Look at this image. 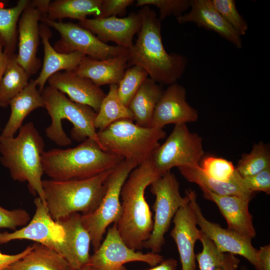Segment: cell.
I'll return each mask as SVG.
<instances>
[{
    "label": "cell",
    "instance_id": "obj_1",
    "mask_svg": "<svg viewBox=\"0 0 270 270\" xmlns=\"http://www.w3.org/2000/svg\"><path fill=\"white\" fill-rule=\"evenodd\" d=\"M138 12L142 26L136 43L129 50L128 66L143 68L150 78L160 84L176 82L186 70L188 58L166 51L162 41V20L154 10L146 6Z\"/></svg>",
    "mask_w": 270,
    "mask_h": 270
},
{
    "label": "cell",
    "instance_id": "obj_2",
    "mask_svg": "<svg viewBox=\"0 0 270 270\" xmlns=\"http://www.w3.org/2000/svg\"><path fill=\"white\" fill-rule=\"evenodd\" d=\"M161 176L150 158L131 172L122 187V211L117 228L124 243L136 250L142 248L153 228L152 214L145 198V190Z\"/></svg>",
    "mask_w": 270,
    "mask_h": 270
},
{
    "label": "cell",
    "instance_id": "obj_3",
    "mask_svg": "<svg viewBox=\"0 0 270 270\" xmlns=\"http://www.w3.org/2000/svg\"><path fill=\"white\" fill-rule=\"evenodd\" d=\"M16 137L0 136V162L14 180L28 182L29 192L46 206L42 176V156L44 142L32 122L22 125Z\"/></svg>",
    "mask_w": 270,
    "mask_h": 270
},
{
    "label": "cell",
    "instance_id": "obj_4",
    "mask_svg": "<svg viewBox=\"0 0 270 270\" xmlns=\"http://www.w3.org/2000/svg\"><path fill=\"white\" fill-rule=\"evenodd\" d=\"M124 160L103 150L90 138L73 148L44 151L42 156L44 174L58 181L92 178L113 169Z\"/></svg>",
    "mask_w": 270,
    "mask_h": 270
},
{
    "label": "cell",
    "instance_id": "obj_5",
    "mask_svg": "<svg viewBox=\"0 0 270 270\" xmlns=\"http://www.w3.org/2000/svg\"><path fill=\"white\" fill-rule=\"evenodd\" d=\"M112 170L82 180H42L46 206L51 218L58 221L74 213L93 212L106 194L105 181Z\"/></svg>",
    "mask_w": 270,
    "mask_h": 270
},
{
    "label": "cell",
    "instance_id": "obj_6",
    "mask_svg": "<svg viewBox=\"0 0 270 270\" xmlns=\"http://www.w3.org/2000/svg\"><path fill=\"white\" fill-rule=\"evenodd\" d=\"M41 95L44 108L51 118V124L45 130L49 140L61 146L72 144L71 139L62 126V120H67L73 126L70 130L72 139L82 142L90 138L100 145L94 126L96 112L92 108L72 101L64 94L49 86H44Z\"/></svg>",
    "mask_w": 270,
    "mask_h": 270
},
{
    "label": "cell",
    "instance_id": "obj_7",
    "mask_svg": "<svg viewBox=\"0 0 270 270\" xmlns=\"http://www.w3.org/2000/svg\"><path fill=\"white\" fill-rule=\"evenodd\" d=\"M97 135L103 150L140 165L150 158L166 132L163 128L142 127L133 120H122L97 132Z\"/></svg>",
    "mask_w": 270,
    "mask_h": 270
},
{
    "label": "cell",
    "instance_id": "obj_8",
    "mask_svg": "<svg viewBox=\"0 0 270 270\" xmlns=\"http://www.w3.org/2000/svg\"><path fill=\"white\" fill-rule=\"evenodd\" d=\"M138 166L132 160H124L114 168L105 181L106 192L98 207L90 214H81L82 224L90 235L94 252L101 244L108 226L120 220L122 211L120 202L122 187Z\"/></svg>",
    "mask_w": 270,
    "mask_h": 270
},
{
    "label": "cell",
    "instance_id": "obj_9",
    "mask_svg": "<svg viewBox=\"0 0 270 270\" xmlns=\"http://www.w3.org/2000/svg\"><path fill=\"white\" fill-rule=\"evenodd\" d=\"M150 192L156 196L152 206L154 212L153 228L149 238L142 244V248L159 254L165 243L164 235L179 208L189 200L182 197L180 183L175 175L168 172L150 184Z\"/></svg>",
    "mask_w": 270,
    "mask_h": 270
},
{
    "label": "cell",
    "instance_id": "obj_10",
    "mask_svg": "<svg viewBox=\"0 0 270 270\" xmlns=\"http://www.w3.org/2000/svg\"><path fill=\"white\" fill-rule=\"evenodd\" d=\"M204 152L202 137L186 124L174 125L166 141L153 152L150 159L162 176L173 168L198 166Z\"/></svg>",
    "mask_w": 270,
    "mask_h": 270
},
{
    "label": "cell",
    "instance_id": "obj_11",
    "mask_svg": "<svg viewBox=\"0 0 270 270\" xmlns=\"http://www.w3.org/2000/svg\"><path fill=\"white\" fill-rule=\"evenodd\" d=\"M40 22L60 33V38L53 46L58 52L68 54L77 52L96 60L128 55L129 50L102 42L95 34L78 24L50 20L47 18V14L42 15Z\"/></svg>",
    "mask_w": 270,
    "mask_h": 270
},
{
    "label": "cell",
    "instance_id": "obj_12",
    "mask_svg": "<svg viewBox=\"0 0 270 270\" xmlns=\"http://www.w3.org/2000/svg\"><path fill=\"white\" fill-rule=\"evenodd\" d=\"M164 260L159 254L143 253L129 248L122 240L114 223L107 231L99 248L90 255L88 264L96 270H128L124 264L133 262H144L155 266Z\"/></svg>",
    "mask_w": 270,
    "mask_h": 270
},
{
    "label": "cell",
    "instance_id": "obj_13",
    "mask_svg": "<svg viewBox=\"0 0 270 270\" xmlns=\"http://www.w3.org/2000/svg\"><path fill=\"white\" fill-rule=\"evenodd\" d=\"M186 194L189 198V204L194 212L196 224L200 226V230L214 242L216 248L222 252L242 256L256 270H262L258 250L252 246V239L206 220L197 202L195 191L190 189L186 192Z\"/></svg>",
    "mask_w": 270,
    "mask_h": 270
},
{
    "label": "cell",
    "instance_id": "obj_14",
    "mask_svg": "<svg viewBox=\"0 0 270 270\" xmlns=\"http://www.w3.org/2000/svg\"><path fill=\"white\" fill-rule=\"evenodd\" d=\"M51 0H30L22 13L18 24V53L17 61L31 76L41 68L40 60L36 54L40 43L41 16L47 14Z\"/></svg>",
    "mask_w": 270,
    "mask_h": 270
},
{
    "label": "cell",
    "instance_id": "obj_15",
    "mask_svg": "<svg viewBox=\"0 0 270 270\" xmlns=\"http://www.w3.org/2000/svg\"><path fill=\"white\" fill-rule=\"evenodd\" d=\"M36 210L29 222L12 232L0 233V244L17 240H28L51 248L60 254L64 238L62 227L50 216L46 206L42 200H34Z\"/></svg>",
    "mask_w": 270,
    "mask_h": 270
},
{
    "label": "cell",
    "instance_id": "obj_16",
    "mask_svg": "<svg viewBox=\"0 0 270 270\" xmlns=\"http://www.w3.org/2000/svg\"><path fill=\"white\" fill-rule=\"evenodd\" d=\"M186 94V88L176 82L168 86L156 105L150 126L163 128L196 121L198 112L188 102Z\"/></svg>",
    "mask_w": 270,
    "mask_h": 270
},
{
    "label": "cell",
    "instance_id": "obj_17",
    "mask_svg": "<svg viewBox=\"0 0 270 270\" xmlns=\"http://www.w3.org/2000/svg\"><path fill=\"white\" fill-rule=\"evenodd\" d=\"M78 24L90 30L102 42H112L117 46L130 50L133 46V38L142 26V18L138 12L128 16L86 18Z\"/></svg>",
    "mask_w": 270,
    "mask_h": 270
},
{
    "label": "cell",
    "instance_id": "obj_18",
    "mask_svg": "<svg viewBox=\"0 0 270 270\" xmlns=\"http://www.w3.org/2000/svg\"><path fill=\"white\" fill-rule=\"evenodd\" d=\"M64 232L60 255L70 268L78 270L88 264L91 238L82 224L81 214L74 213L56 221Z\"/></svg>",
    "mask_w": 270,
    "mask_h": 270
},
{
    "label": "cell",
    "instance_id": "obj_19",
    "mask_svg": "<svg viewBox=\"0 0 270 270\" xmlns=\"http://www.w3.org/2000/svg\"><path fill=\"white\" fill-rule=\"evenodd\" d=\"M172 222L174 226L170 234L178 248L182 270H196L194 248L196 242L199 240L200 231L196 226L189 200L178 210Z\"/></svg>",
    "mask_w": 270,
    "mask_h": 270
},
{
    "label": "cell",
    "instance_id": "obj_20",
    "mask_svg": "<svg viewBox=\"0 0 270 270\" xmlns=\"http://www.w3.org/2000/svg\"><path fill=\"white\" fill-rule=\"evenodd\" d=\"M48 86L66 94L72 101L92 108L96 112L106 94L90 80L74 72H58L48 80Z\"/></svg>",
    "mask_w": 270,
    "mask_h": 270
},
{
    "label": "cell",
    "instance_id": "obj_21",
    "mask_svg": "<svg viewBox=\"0 0 270 270\" xmlns=\"http://www.w3.org/2000/svg\"><path fill=\"white\" fill-rule=\"evenodd\" d=\"M189 9L188 12L176 18L178 24L194 23L216 32L236 48L242 47L241 36L224 20L210 0H190Z\"/></svg>",
    "mask_w": 270,
    "mask_h": 270
},
{
    "label": "cell",
    "instance_id": "obj_22",
    "mask_svg": "<svg viewBox=\"0 0 270 270\" xmlns=\"http://www.w3.org/2000/svg\"><path fill=\"white\" fill-rule=\"evenodd\" d=\"M204 197L214 202L225 218L228 229L251 239L256 236L252 217L248 210L250 200L235 196H222L200 188Z\"/></svg>",
    "mask_w": 270,
    "mask_h": 270
},
{
    "label": "cell",
    "instance_id": "obj_23",
    "mask_svg": "<svg viewBox=\"0 0 270 270\" xmlns=\"http://www.w3.org/2000/svg\"><path fill=\"white\" fill-rule=\"evenodd\" d=\"M40 32L44 46V57L41 71L34 81L41 92L50 76L62 70L74 72L86 56L77 52L64 54L56 51L50 42L52 33L49 27L42 23L40 24Z\"/></svg>",
    "mask_w": 270,
    "mask_h": 270
},
{
    "label": "cell",
    "instance_id": "obj_24",
    "mask_svg": "<svg viewBox=\"0 0 270 270\" xmlns=\"http://www.w3.org/2000/svg\"><path fill=\"white\" fill-rule=\"evenodd\" d=\"M128 55L104 60L85 56L74 72L90 80L98 86L104 84L118 85L128 67Z\"/></svg>",
    "mask_w": 270,
    "mask_h": 270
},
{
    "label": "cell",
    "instance_id": "obj_25",
    "mask_svg": "<svg viewBox=\"0 0 270 270\" xmlns=\"http://www.w3.org/2000/svg\"><path fill=\"white\" fill-rule=\"evenodd\" d=\"M37 87L34 80H30L28 86L10 100V114L0 136L14 137L30 113L36 108H44L41 92Z\"/></svg>",
    "mask_w": 270,
    "mask_h": 270
},
{
    "label": "cell",
    "instance_id": "obj_26",
    "mask_svg": "<svg viewBox=\"0 0 270 270\" xmlns=\"http://www.w3.org/2000/svg\"><path fill=\"white\" fill-rule=\"evenodd\" d=\"M181 174L188 182L199 186L214 194L222 196H235L249 200L252 199L254 193L244 187L242 178L236 171L232 179L228 182L214 180L202 172L200 166H183L178 168Z\"/></svg>",
    "mask_w": 270,
    "mask_h": 270
},
{
    "label": "cell",
    "instance_id": "obj_27",
    "mask_svg": "<svg viewBox=\"0 0 270 270\" xmlns=\"http://www.w3.org/2000/svg\"><path fill=\"white\" fill-rule=\"evenodd\" d=\"M32 250L4 270H71L66 260L55 250L35 242Z\"/></svg>",
    "mask_w": 270,
    "mask_h": 270
},
{
    "label": "cell",
    "instance_id": "obj_28",
    "mask_svg": "<svg viewBox=\"0 0 270 270\" xmlns=\"http://www.w3.org/2000/svg\"><path fill=\"white\" fill-rule=\"evenodd\" d=\"M163 90L160 84L148 78L139 88L128 107L134 116L135 124L150 127L156 105Z\"/></svg>",
    "mask_w": 270,
    "mask_h": 270
},
{
    "label": "cell",
    "instance_id": "obj_29",
    "mask_svg": "<svg viewBox=\"0 0 270 270\" xmlns=\"http://www.w3.org/2000/svg\"><path fill=\"white\" fill-rule=\"evenodd\" d=\"M102 0H54L50 1L47 11L48 19L56 21L65 18L78 20L88 16L97 18Z\"/></svg>",
    "mask_w": 270,
    "mask_h": 270
},
{
    "label": "cell",
    "instance_id": "obj_30",
    "mask_svg": "<svg viewBox=\"0 0 270 270\" xmlns=\"http://www.w3.org/2000/svg\"><path fill=\"white\" fill-rule=\"evenodd\" d=\"M122 120L134 121V116L122 104L118 93V85H109V90L103 99L94 120L95 128L104 130L114 122Z\"/></svg>",
    "mask_w": 270,
    "mask_h": 270
},
{
    "label": "cell",
    "instance_id": "obj_31",
    "mask_svg": "<svg viewBox=\"0 0 270 270\" xmlns=\"http://www.w3.org/2000/svg\"><path fill=\"white\" fill-rule=\"evenodd\" d=\"M17 55H12L0 80V106L6 108L10 100L28 84L30 77L18 63Z\"/></svg>",
    "mask_w": 270,
    "mask_h": 270
},
{
    "label": "cell",
    "instance_id": "obj_32",
    "mask_svg": "<svg viewBox=\"0 0 270 270\" xmlns=\"http://www.w3.org/2000/svg\"><path fill=\"white\" fill-rule=\"evenodd\" d=\"M199 240L202 245V251L196 255L200 270L238 269L240 260L235 255L220 252L201 231Z\"/></svg>",
    "mask_w": 270,
    "mask_h": 270
},
{
    "label": "cell",
    "instance_id": "obj_33",
    "mask_svg": "<svg viewBox=\"0 0 270 270\" xmlns=\"http://www.w3.org/2000/svg\"><path fill=\"white\" fill-rule=\"evenodd\" d=\"M30 2V0H19L15 6L8 8L2 2H0V37L4 42V50L10 56L15 54L18 22Z\"/></svg>",
    "mask_w": 270,
    "mask_h": 270
},
{
    "label": "cell",
    "instance_id": "obj_34",
    "mask_svg": "<svg viewBox=\"0 0 270 270\" xmlns=\"http://www.w3.org/2000/svg\"><path fill=\"white\" fill-rule=\"evenodd\" d=\"M268 168H270L269 147L260 142L254 144L250 152L242 154L236 169L242 178H245L254 175Z\"/></svg>",
    "mask_w": 270,
    "mask_h": 270
},
{
    "label": "cell",
    "instance_id": "obj_35",
    "mask_svg": "<svg viewBox=\"0 0 270 270\" xmlns=\"http://www.w3.org/2000/svg\"><path fill=\"white\" fill-rule=\"evenodd\" d=\"M147 72L139 66L127 68L118 84V96L124 104H128L144 81L148 78Z\"/></svg>",
    "mask_w": 270,
    "mask_h": 270
},
{
    "label": "cell",
    "instance_id": "obj_36",
    "mask_svg": "<svg viewBox=\"0 0 270 270\" xmlns=\"http://www.w3.org/2000/svg\"><path fill=\"white\" fill-rule=\"evenodd\" d=\"M199 166L206 176L221 182H229L236 171L232 162L212 156H204Z\"/></svg>",
    "mask_w": 270,
    "mask_h": 270
},
{
    "label": "cell",
    "instance_id": "obj_37",
    "mask_svg": "<svg viewBox=\"0 0 270 270\" xmlns=\"http://www.w3.org/2000/svg\"><path fill=\"white\" fill-rule=\"evenodd\" d=\"M224 20L242 36L246 34L248 25L238 12L234 0H210Z\"/></svg>",
    "mask_w": 270,
    "mask_h": 270
},
{
    "label": "cell",
    "instance_id": "obj_38",
    "mask_svg": "<svg viewBox=\"0 0 270 270\" xmlns=\"http://www.w3.org/2000/svg\"><path fill=\"white\" fill-rule=\"evenodd\" d=\"M136 6H154L159 10L160 20L173 16L178 18L190 8V0H138Z\"/></svg>",
    "mask_w": 270,
    "mask_h": 270
},
{
    "label": "cell",
    "instance_id": "obj_39",
    "mask_svg": "<svg viewBox=\"0 0 270 270\" xmlns=\"http://www.w3.org/2000/svg\"><path fill=\"white\" fill-rule=\"evenodd\" d=\"M30 219V214L25 210H9L0 206V228H8L16 230L17 227L26 226Z\"/></svg>",
    "mask_w": 270,
    "mask_h": 270
},
{
    "label": "cell",
    "instance_id": "obj_40",
    "mask_svg": "<svg viewBox=\"0 0 270 270\" xmlns=\"http://www.w3.org/2000/svg\"><path fill=\"white\" fill-rule=\"evenodd\" d=\"M246 188L250 192L260 191L270 194V168L251 176L242 178Z\"/></svg>",
    "mask_w": 270,
    "mask_h": 270
},
{
    "label": "cell",
    "instance_id": "obj_41",
    "mask_svg": "<svg viewBox=\"0 0 270 270\" xmlns=\"http://www.w3.org/2000/svg\"><path fill=\"white\" fill-rule=\"evenodd\" d=\"M134 2V0H102L100 12L97 18L124 15L127 8Z\"/></svg>",
    "mask_w": 270,
    "mask_h": 270
},
{
    "label": "cell",
    "instance_id": "obj_42",
    "mask_svg": "<svg viewBox=\"0 0 270 270\" xmlns=\"http://www.w3.org/2000/svg\"><path fill=\"white\" fill-rule=\"evenodd\" d=\"M32 248V245L29 246L22 252L15 254H4L0 252V270H4L11 264L24 258Z\"/></svg>",
    "mask_w": 270,
    "mask_h": 270
},
{
    "label": "cell",
    "instance_id": "obj_43",
    "mask_svg": "<svg viewBox=\"0 0 270 270\" xmlns=\"http://www.w3.org/2000/svg\"><path fill=\"white\" fill-rule=\"evenodd\" d=\"M258 256L262 270H270V245L260 247L258 250Z\"/></svg>",
    "mask_w": 270,
    "mask_h": 270
},
{
    "label": "cell",
    "instance_id": "obj_44",
    "mask_svg": "<svg viewBox=\"0 0 270 270\" xmlns=\"http://www.w3.org/2000/svg\"><path fill=\"white\" fill-rule=\"evenodd\" d=\"M178 262L173 258L165 259L158 264L146 270H177Z\"/></svg>",
    "mask_w": 270,
    "mask_h": 270
},
{
    "label": "cell",
    "instance_id": "obj_45",
    "mask_svg": "<svg viewBox=\"0 0 270 270\" xmlns=\"http://www.w3.org/2000/svg\"><path fill=\"white\" fill-rule=\"evenodd\" d=\"M10 56L4 50V42L0 37V80L4 74Z\"/></svg>",
    "mask_w": 270,
    "mask_h": 270
},
{
    "label": "cell",
    "instance_id": "obj_46",
    "mask_svg": "<svg viewBox=\"0 0 270 270\" xmlns=\"http://www.w3.org/2000/svg\"><path fill=\"white\" fill-rule=\"evenodd\" d=\"M71 270H96L92 266L88 264L86 265L82 266V268L79 269H78V270L72 269Z\"/></svg>",
    "mask_w": 270,
    "mask_h": 270
}]
</instances>
